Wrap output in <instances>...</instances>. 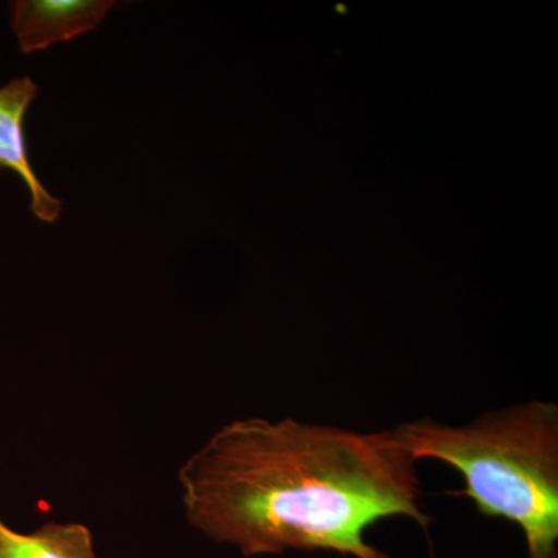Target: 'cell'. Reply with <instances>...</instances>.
Returning <instances> with one entry per match:
<instances>
[{
  "mask_svg": "<svg viewBox=\"0 0 558 558\" xmlns=\"http://www.w3.org/2000/svg\"><path fill=\"white\" fill-rule=\"evenodd\" d=\"M416 464L389 429L248 417L191 454L179 483L190 523L244 556L329 550L391 558L366 532L396 517L429 526Z\"/></svg>",
  "mask_w": 558,
  "mask_h": 558,
  "instance_id": "obj_1",
  "label": "cell"
},
{
  "mask_svg": "<svg viewBox=\"0 0 558 558\" xmlns=\"http://www.w3.org/2000/svg\"><path fill=\"white\" fill-rule=\"evenodd\" d=\"M414 462L449 464L481 515L517 524L527 558L558 556V407L531 400L465 425L417 418L389 429Z\"/></svg>",
  "mask_w": 558,
  "mask_h": 558,
  "instance_id": "obj_2",
  "label": "cell"
},
{
  "mask_svg": "<svg viewBox=\"0 0 558 558\" xmlns=\"http://www.w3.org/2000/svg\"><path fill=\"white\" fill-rule=\"evenodd\" d=\"M11 27L21 51L32 54L95 31L112 10V0H17Z\"/></svg>",
  "mask_w": 558,
  "mask_h": 558,
  "instance_id": "obj_3",
  "label": "cell"
},
{
  "mask_svg": "<svg viewBox=\"0 0 558 558\" xmlns=\"http://www.w3.org/2000/svg\"><path fill=\"white\" fill-rule=\"evenodd\" d=\"M36 97L38 86L28 76L11 80L0 87V170L20 175L31 193L33 215L43 222L53 223L64 204L51 196L33 170L24 128L25 116Z\"/></svg>",
  "mask_w": 558,
  "mask_h": 558,
  "instance_id": "obj_4",
  "label": "cell"
},
{
  "mask_svg": "<svg viewBox=\"0 0 558 558\" xmlns=\"http://www.w3.org/2000/svg\"><path fill=\"white\" fill-rule=\"evenodd\" d=\"M0 558H97L89 529L80 523H47L31 534L0 520Z\"/></svg>",
  "mask_w": 558,
  "mask_h": 558,
  "instance_id": "obj_5",
  "label": "cell"
}]
</instances>
